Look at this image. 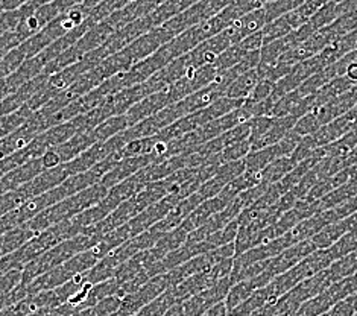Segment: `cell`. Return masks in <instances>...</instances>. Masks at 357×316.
Returning a JSON list of instances; mask_svg holds the SVG:
<instances>
[{
	"label": "cell",
	"mask_w": 357,
	"mask_h": 316,
	"mask_svg": "<svg viewBox=\"0 0 357 316\" xmlns=\"http://www.w3.org/2000/svg\"><path fill=\"white\" fill-rule=\"evenodd\" d=\"M81 233L82 230L73 219L64 220L61 224L43 230V232H40L36 237H32L28 243H24L19 250L6 255L3 259H0V276H5L8 272L15 269L23 271L28 263L40 257L41 254L47 253L56 245L69 241V239Z\"/></svg>",
	"instance_id": "1"
},
{
	"label": "cell",
	"mask_w": 357,
	"mask_h": 316,
	"mask_svg": "<svg viewBox=\"0 0 357 316\" xmlns=\"http://www.w3.org/2000/svg\"><path fill=\"white\" fill-rule=\"evenodd\" d=\"M107 193L108 189L104 184H95L86 190L59 201L55 206L46 209L45 211H41L38 216L29 220L26 225L36 233H40L49 227L61 224L64 220H70L76 216H79L81 213L86 210L95 207L98 202L105 198Z\"/></svg>",
	"instance_id": "2"
},
{
	"label": "cell",
	"mask_w": 357,
	"mask_h": 316,
	"mask_svg": "<svg viewBox=\"0 0 357 316\" xmlns=\"http://www.w3.org/2000/svg\"><path fill=\"white\" fill-rule=\"evenodd\" d=\"M102 239L95 237V236H87V234H78L69 241H66L63 243L56 245L52 250H49L47 253L41 254L40 257L36 260H32L24 266L22 272V283L20 285H29L33 280L45 276L46 272L52 271L58 266H61L66 262H69L73 259L75 255H78L84 251L90 250V248L96 246Z\"/></svg>",
	"instance_id": "3"
},
{
	"label": "cell",
	"mask_w": 357,
	"mask_h": 316,
	"mask_svg": "<svg viewBox=\"0 0 357 316\" xmlns=\"http://www.w3.org/2000/svg\"><path fill=\"white\" fill-rule=\"evenodd\" d=\"M333 262L335 260L330 255L328 250H317L312 253L300 263H296L294 268L286 271L284 274L278 276L275 280H272L268 286H265L271 301L277 303L280 298L289 292V290H292L296 285H300L301 281L312 278L313 276H317L319 272L330 268V264Z\"/></svg>",
	"instance_id": "4"
},
{
	"label": "cell",
	"mask_w": 357,
	"mask_h": 316,
	"mask_svg": "<svg viewBox=\"0 0 357 316\" xmlns=\"http://www.w3.org/2000/svg\"><path fill=\"white\" fill-rule=\"evenodd\" d=\"M67 178H70L69 170H67L66 165H61L46 170V172L40 174L37 178H33L32 181L2 195L0 196V218L13 211L14 209L20 207L22 204L55 189L59 184H63Z\"/></svg>",
	"instance_id": "5"
},
{
	"label": "cell",
	"mask_w": 357,
	"mask_h": 316,
	"mask_svg": "<svg viewBox=\"0 0 357 316\" xmlns=\"http://www.w3.org/2000/svg\"><path fill=\"white\" fill-rule=\"evenodd\" d=\"M233 264H234V257L227 259L224 262L215 264L213 268H210L207 271L201 272V274L187 278L183 281V283L172 287L178 304H183L184 301L189 300V298L204 292V290H207L211 286H215L218 281L231 276Z\"/></svg>",
	"instance_id": "6"
},
{
	"label": "cell",
	"mask_w": 357,
	"mask_h": 316,
	"mask_svg": "<svg viewBox=\"0 0 357 316\" xmlns=\"http://www.w3.org/2000/svg\"><path fill=\"white\" fill-rule=\"evenodd\" d=\"M171 287L172 286L167 274L152 277L139 290L123 296L119 309L109 316H134L135 313H139L143 307H146L148 304L157 300L161 294H165L166 290Z\"/></svg>",
	"instance_id": "7"
},
{
	"label": "cell",
	"mask_w": 357,
	"mask_h": 316,
	"mask_svg": "<svg viewBox=\"0 0 357 316\" xmlns=\"http://www.w3.org/2000/svg\"><path fill=\"white\" fill-rule=\"evenodd\" d=\"M317 250V245L313 243L312 239H309V241L289 246L283 253H280L275 257L269 259L266 263V269L259 276L263 286H268L272 280H275L278 276L284 274L286 271L294 268L296 263H300L303 259H305Z\"/></svg>",
	"instance_id": "8"
},
{
	"label": "cell",
	"mask_w": 357,
	"mask_h": 316,
	"mask_svg": "<svg viewBox=\"0 0 357 316\" xmlns=\"http://www.w3.org/2000/svg\"><path fill=\"white\" fill-rule=\"evenodd\" d=\"M190 195H192V192L184 186L181 192L174 193V195H167V196H165L163 200H160L158 202L152 204L151 207H148L146 210L142 211L139 216H135L132 220L128 222V227L131 230L132 237L139 236L144 232H148L149 228H152L155 224H158V222L161 219H165V216L176 206L178 202L185 200L187 196H190Z\"/></svg>",
	"instance_id": "9"
},
{
	"label": "cell",
	"mask_w": 357,
	"mask_h": 316,
	"mask_svg": "<svg viewBox=\"0 0 357 316\" xmlns=\"http://www.w3.org/2000/svg\"><path fill=\"white\" fill-rule=\"evenodd\" d=\"M231 287V278L225 277L218 281L215 286H211L210 289L204 290V292L189 298V300L183 303L184 316H202L204 313L208 312L211 307L225 301V298Z\"/></svg>",
	"instance_id": "10"
},
{
	"label": "cell",
	"mask_w": 357,
	"mask_h": 316,
	"mask_svg": "<svg viewBox=\"0 0 357 316\" xmlns=\"http://www.w3.org/2000/svg\"><path fill=\"white\" fill-rule=\"evenodd\" d=\"M202 202L204 200L201 198L199 193L195 192L193 195L187 196L185 200L178 202L176 206L165 216V219H161L158 224H155L152 228H154L160 234H166L169 232H172V230H175L176 227H180L183 222L189 218L190 213L195 209H198Z\"/></svg>",
	"instance_id": "11"
},
{
	"label": "cell",
	"mask_w": 357,
	"mask_h": 316,
	"mask_svg": "<svg viewBox=\"0 0 357 316\" xmlns=\"http://www.w3.org/2000/svg\"><path fill=\"white\" fill-rule=\"evenodd\" d=\"M152 163H155V160L152 157H148V156L123 158L122 161H119V163L112 170H109V172L104 178H102L100 184H104L107 189H112L113 186L131 178L132 175L137 174L139 170H142L143 167H146Z\"/></svg>",
	"instance_id": "12"
},
{
	"label": "cell",
	"mask_w": 357,
	"mask_h": 316,
	"mask_svg": "<svg viewBox=\"0 0 357 316\" xmlns=\"http://www.w3.org/2000/svg\"><path fill=\"white\" fill-rule=\"evenodd\" d=\"M266 24H268L266 13H265V8H263V10L239 17L231 27L227 28V32L229 33V37H231L233 45H237V43L248 38L250 36H252V33L260 32L266 27Z\"/></svg>",
	"instance_id": "13"
},
{
	"label": "cell",
	"mask_w": 357,
	"mask_h": 316,
	"mask_svg": "<svg viewBox=\"0 0 357 316\" xmlns=\"http://www.w3.org/2000/svg\"><path fill=\"white\" fill-rule=\"evenodd\" d=\"M250 134H251V126H250V122H246V123H242L239 126L233 128V130L224 133L222 135H219V137H216L213 140L201 144V146H198L193 152L202 153V156H207V157L216 156V153L222 152L225 148L231 146V144H234V143L248 140Z\"/></svg>",
	"instance_id": "14"
},
{
	"label": "cell",
	"mask_w": 357,
	"mask_h": 316,
	"mask_svg": "<svg viewBox=\"0 0 357 316\" xmlns=\"http://www.w3.org/2000/svg\"><path fill=\"white\" fill-rule=\"evenodd\" d=\"M37 234L38 233L31 230L26 224L0 234V259H3L6 255L17 251L19 248H22L24 243H28L31 239L36 237Z\"/></svg>",
	"instance_id": "15"
},
{
	"label": "cell",
	"mask_w": 357,
	"mask_h": 316,
	"mask_svg": "<svg viewBox=\"0 0 357 316\" xmlns=\"http://www.w3.org/2000/svg\"><path fill=\"white\" fill-rule=\"evenodd\" d=\"M261 287H265V286L261 285L259 277L251 278V280H243V281H239V283H236L231 289H229V292L225 298V306H227L228 313L233 309H236L237 306H241L245 300H248V298L254 292H256V290H259Z\"/></svg>",
	"instance_id": "16"
},
{
	"label": "cell",
	"mask_w": 357,
	"mask_h": 316,
	"mask_svg": "<svg viewBox=\"0 0 357 316\" xmlns=\"http://www.w3.org/2000/svg\"><path fill=\"white\" fill-rule=\"evenodd\" d=\"M259 81L260 80H259V75H257L256 69L245 72L241 76H237V78L231 82V85H229L227 93H225V98L245 100L250 96V93L254 90V87L259 84Z\"/></svg>",
	"instance_id": "17"
},
{
	"label": "cell",
	"mask_w": 357,
	"mask_h": 316,
	"mask_svg": "<svg viewBox=\"0 0 357 316\" xmlns=\"http://www.w3.org/2000/svg\"><path fill=\"white\" fill-rule=\"evenodd\" d=\"M296 161L292 157H283V158H278L275 161H272L269 166H266L265 169L261 170V183L263 184H268L272 186L278 181H282V179L289 174L292 172V170L296 167Z\"/></svg>",
	"instance_id": "18"
},
{
	"label": "cell",
	"mask_w": 357,
	"mask_h": 316,
	"mask_svg": "<svg viewBox=\"0 0 357 316\" xmlns=\"http://www.w3.org/2000/svg\"><path fill=\"white\" fill-rule=\"evenodd\" d=\"M327 271L331 281H333V285L347 277L354 276L357 272V250L345 255V257L331 263L330 268H327Z\"/></svg>",
	"instance_id": "19"
},
{
	"label": "cell",
	"mask_w": 357,
	"mask_h": 316,
	"mask_svg": "<svg viewBox=\"0 0 357 316\" xmlns=\"http://www.w3.org/2000/svg\"><path fill=\"white\" fill-rule=\"evenodd\" d=\"M175 304H178V301L175 298L174 289L171 287L167 289L165 294H161L157 300H154L146 307H143V309L139 313H135L134 316H163Z\"/></svg>",
	"instance_id": "20"
},
{
	"label": "cell",
	"mask_w": 357,
	"mask_h": 316,
	"mask_svg": "<svg viewBox=\"0 0 357 316\" xmlns=\"http://www.w3.org/2000/svg\"><path fill=\"white\" fill-rule=\"evenodd\" d=\"M32 114V111L26 105H23L20 110L14 111V113L0 117V139H3L8 134L15 131L17 128L26 122Z\"/></svg>",
	"instance_id": "21"
},
{
	"label": "cell",
	"mask_w": 357,
	"mask_h": 316,
	"mask_svg": "<svg viewBox=\"0 0 357 316\" xmlns=\"http://www.w3.org/2000/svg\"><path fill=\"white\" fill-rule=\"evenodd\" d=\"M121 301L122 300L119 296H109L104 301H100V303L91 306V307H87V309L75 310L69 316H109L119 309Z\"/></svg>",
	"instance_id": "22"
},
{
	"label": "cell",
	"mask_w": 357,
	"mask_h": 316,
	"mask_svg": "<svg viewBox=\"0 0 357 316\" xmlns=\"http://www.w3.org/2000/svg\"><path fill=\"white\" fill-rule=\"evenodd\" d=\"M304 2L305 0H272V2H269L265 6L268 23L274 22L275 19H278V17L296 10V8L301 6Z\"/></svg>",
	"instance_id": "23"
},
{
	"label": "cell",
	"mask_w": 357,
	"mask_h": 316,
	"mask_svg": "<svg viewBox=\"0 0 357 316\" xmlns=\"http://www.w3.org/2000/svg\"><path fill=\"white\" fill-rule=\"evenodd\" d=\"M356 250H357V228L353 230V232H350V233H347L344 237L339 239V241L333 246H330L328 253L331 257H333V260L336 262Z\"/></svg>",
	"instance_id": "24"
},
{
	"label": "cell",
	"mask_w": 357,
	"mask_h": 316,
	"mask_svg": "<svg viewBox=\"0 0 357 316\" xmlns=\"http://www.w3.org/2000/svg\"><path fill=\"white\" fill-rule=\"evenodd\" d=\"M336 76H344L354 85L357 84V50L345 55L335 63Z\"/></svg>",
	"instance_id": "25"
},
{
	"label": "cell",
	"mask_w": 357,
	"mask_h": 316,
	"mask_svg": "<svg viewBox=\"0 0 357 316\" xmlns=\"http://www.w3.org/2000/svg\"><path fill=\"white\" fill-rule=\"evenodd\" d=\"M250 153H251V143L250 140H243L225 148L222 152H219L218 156H219L220 165H227V163H231V161L243 160L246 156H250Z\"/></svg>",
	"instance_id": "26"
},
{
	"label": "cell",
	"mask_w": 357,
	"mask_h": 316,
	"mask_svg": "<svg viewBox=\"0 0 357 316\" xmlns=\"http://www.w3.org/2000/svg\"><path fill=\"white\" fill-rule=\"evenodd\" d=\"M328 27L331 31H333L336 40L347 36V33H351L353 31L357 29V10L341 15L333 23L328 24Z\"/></svg>",
	"instance_id": "27"
},
{
	"label": "cell",
	"mask_w": 357,
	"mask_h": 316,
	"mask_svg": "<svg viewBox=\"0 0 357 316\" xmlns=\"http://www.w3.org/2000/svg\"><path fill=\"white\" fill-rule=\"evenodd\" d=\"M275 117L271 116H260V117H254L250 121V126H251V134H250V143L252 144L256 140H259L261 135H265L271 126L274 125Z\"/></svg>",
	"instance_id": "28"
},
{
	"label": "cell",
	"mask_w": 357,
	"mask_h": 316,
	"mask_svg": "<svg viewBox=\"0 0 357 316\" xmlns=\"http://www.w3.org/2000/svg\"><path fill=\"white\" fill-rule=\"evenodd\" d=\"M275 84L271 81H259V84L254 87V90L250 93V96L245 99L248 104H259V102L269 99L272 91H274Z\"/></svg>",
	"instance_id": "29"
},
{
	"label": "cell",
	"mask_w": 357,
	"mask_h": 316,
	"mask_svg": "<svg viewBox=\"0 0 357 316\" xmlns=\"http://www.w3.org/2000/svg\"><path fill=\"white\" fill-rule=\"evenodd\" d=\"M269 2H272V0H234V6L237 13L242 15L245 14H250V13H254V11H259V10H263Z\"/></svg>",
	"instance_id": "30"
},
{
	"label": "cell",
	"mask_w": 357,
	"mask_h": 316,
	"mask_svg": "<svg viewBox=\"0 0 357 316\" xmlns=\"http://www.w3.org/2000/svg\"><path fill=\"white\" fill-rule=\"evenodd\" d=\"M22 272L23 271L20 269H15L5 276H0V294L10 292V290L19 286L22 283Z\"/></svg>",
	"instance_id": "31"
},
{
	"label": "cell",
	"mask_w": 357,
	"mask_h": 316,
	"mask_svg": "<svg viewBox=\"0 0 357 316\" xmlns=\"http://www.w3.org/2000/svg\"><path fill=\"white\" fill-rule=\"evenodd\" d=\"M274 304H275V303H274ZM274 304L263 306V307H260V309H257L256 312H252L250 316H275Z\"/></svg>",
	"instance_id": "32"
},
{
	"label": "cell",
	"mask_w": 357,
	"mask_h": 316,
	"mask_svg": "<svg viewBox=\"0 0 357 316\" xmlns=\"http://www.w3.org/2000/svg\"><path fill=\"white\" fill-rule=\"evenodd\" d=\"M347 165H348V167L357 165V146L347 156Z\"/></svg>",
	"instance_id": "33"
},
{
	"label": "cell",
	"mask_w": 357,
	"mask_h": 316,
	"mask_svg": "<svg viewBox=\"0 0 357 316\" xmlns=\"http://www.w3.org/2000/svg\"><path fill=\"white\" fill-rule=\"evenodd\" d=\"M347 119H350L351 122H357V105L353 108V110H350L348 111L347 114H344Z\"/></svg>",
	"instance_id": "34"
},
{
	"label": "cell",
	"mask_w": 357,
	"mask_h": 316,
	"mask_svg": "<svg viewBox=\"0 0 357 316\" xmlns=\"http://www.w3.org/2000/svg\"><path fill=\"white\" fill-rule=\"evenodd\" d=\"M348 169H350L351 178H353V176H357V165H354V166H351V167H348Z\"/></svg>",
	"instance_id": "35"
},
{
	"label": "cell",
	"mask_w": 357,
	"mask_h": 316,
	"mask_svg": "<svg viewBox=\"0 0 357 316\" xmlns=\"http://www.w3.org/2000/svg\"><path fill=\"white\" fill-rule=\"evenodd\" d=\"M277 316H296V313H283V315H277Z\"/></svg>",
	"instance_id": "36"
}]
</instances>
